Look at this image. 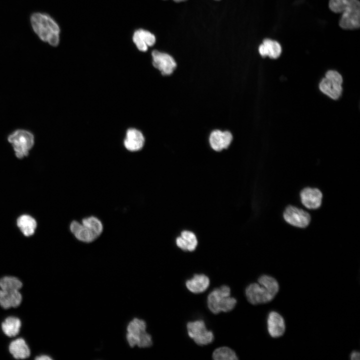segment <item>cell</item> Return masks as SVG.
<instances>
[{
    "label": "cell",
    "instance_id": "obj_1",
    "mask_svg": "<svg viewBox=\"0 0 360 360\" xmlns=\"http://www.w3.org/2000/svg\"><path fill=\"white\" fill-rule=\"evenodd\" d=\"M329 8L336 13H342L339 25L344 30H356L360 26L358 0H330Z\"/></svg>",
    "mask_w": 360,
    "mask_h": 360
},
{
    "label": "cell",
    "instance_id": "obj_2",
    "mask_svg": "<svg viewBox=\"0 0 360 360\" xmlns=\"http://www.w3.org/2000/svg\"><path fill=\"white\" fill-rule=\"evenodd\" d=\"M30 22L34 30L42 40L54 46L58 44L60 28L50 16L34 13L31 16Z\"/></svg>",
    "mask_w": 360,
    "mask_h": 360
},
{
    "label": "cell",
    "instance_id": "obj_3",
    "mask_svg": "<svg viewBox=\"0 0 360 360\" xmlns=\"http://www.w3.org/2000/svg\"><path fill=\"white\" fill-rule=\"evenodd\" d=\"M230 288L226 285L212 290L208 295L207 304L209 310L214 314L228 312L236 306V300L230 297Z\"/></svg>",
    "mask_w": 360,
    "mask_h": 360
},
{
    "label": "cell",
    "instance_id": "obj_4",
    "mask_svg": "<svg viewBox=\"0 0 360 360\" xmlns=\"http://www.w3.org/2000/svg\"><path fill=\"white\" fill-rule=\"evenodd\" d=\"M146 324L142 320L134 318L128 324L126 338L130 347L145 348L152 345V336L146 331Z\"/></svg>",
    "mask_w": 360,
    "mask_h": 360
},
{
    "label": "cell",
    "instance_id": "obj_5",
    "mask_svg": "<svg viewBox=\"0 0 360 360\" xmlns=\"http://www.w3.org/2000/svg\"><path fill=\"white\" fill-rule=\"evenodd\" d=\"M8 140L12 144L16 156L19 158L27 156L34 144L33 135L22 130L13 132L9 136Z\"/></svg>",
    "mask_w": 360,
    "mask_h": 360
},
{
    "label": "cell",
    "instance_id": "obj_6",
    "mask_svg": "<svg viewBox=\"0 0 360 360\" xmlns=\"http://www.w3.org/2000/svg\"><path fill=\"white\" fill-rule=\"evenodd\" d=\"M186 328L188 336L200 346L210 344L214 340L212 332L207 330L202 320L188 322Z\"/></svg>",
    "mask_w": 360,
    "mask_h": 360
},
{
    "label": "cell",
    "instance_id": "obj_7",
    "mask_svg": "<svg viewBox=\"0 0 360 360\" xmlns=\"http://www.w3.org/2000/svg\"><path fill=\"white\" fill-rule=\"evenodd\" d=\"M283 216L288 223L298 228L306 227L310 221L309 214L302 209L292 206L286 208Z\"/></svg>",
    "mask_w": 360,
    "mask_h": 360
},
{
    "label": "cell",
    "instance_id": "obj_8",
    "mask_svg": "<svg viewBox=\"0 0 360 360\" xmlns=\"http://www.w3.org/2000/svg\"><path fill=\"white\" fill-rule=\"evenodd\" d=\"M245 294L248 300L252 304L267 303L274 298L264 286L258 283L249 284L246 289Z\"/></svg>",
    "mask_w": 360,
    "mask_h": 360
},
{
    "label": "cell",
    "instance_id": "obj_9",
    "mask_svg": "<svg viewBox=\"0 0 360 360\" xmlns=\"http://www.w3.org/2000/svg\"><path fill=\"white\" fill-rule=\"evenodd\" d=\"M153 66L163 75L172 74L176 68V64L174 58L168 54L157 50L152 53Z\"/></svg>",
    "mask_w": 360,
    "mask_h": 360
},
{
    "label": "cell",
    "instance_id": "obj_10",
    "mask_svg": "<svg viewBox=\"0 0 360 360\" xmlns=\"http://www.w3.org/2000/svg\"><path fill=\"white\" fill-rule=\"evenodd\" d=\"M69 229L75 238L81 242L92 243L98 238L94 232L78 220H72L70 224Z\"/></svg>",
    "mask_w": 360,
    "mask_h": 360
},
{
    "label": "cell",
    "instance_id": "obj_11",
    "mask_svg": "<svg viewBox=\"0 0 360 360\" xmlns=\"http://www.w3.org/2000/svg\"><path fill=\"white\" fill-rule=\"evenodd\" d=\"M301 202L303 205L309 209H316L320 207L322 194L318 188H306L300 194Z\"/></svg>",
    "mask_w": 360,
    "mask_h": 360
},
{
    "label": "cell",
    "instance_id": "obj_12",
    "mask_svg": "<svg viewBox=\"0 0 360 360\" xmlns=\"http://www.w3.org/2000/svg\"><path fill=\"white\" fill-rule=\"evenodd\" d=\"M268 330L269 334L274 338L281 336L285 332L284 319L278 312L272 311L267 319Z\"/></svg>",
    "mask_w": 360,
    "mask_h": 360
},
{
    "label": "cell",
    "instance_id": "obj_13",
    "mask_svg": "<svg viewBox=\"0 0 360 360\" xmlns=\"http://www.w3.org/2000/svg\"><path fill=\"white\" fill-rule=\"evenodd\" d=\"M132 40L140 51L144 52L148 50L149 46L154 45L156 38L154 35L150 32L144 29H138L134 32Z\"/></svg>",
    "mask_w": 360,
    "mask_h": 360
},
{
    "label": "cell",
    "instance_id": "obj_14",
    "mask_svg": "<svg viewBox=\"0 0 360 360\" xmlns=\"http://www.w3.org/2000/svg\"><path fill=\"white\" fill-rule=\"evenodd\" d=\"M232 140V136L230 132L216 130L210 134V144L214 150L220 151L226 148L230 144Z\"/></svg>",
    "mask_w": 360,
    "mask_h": 360
},
{
    "label": "cell",
    "instance_id": "obj_15",
    "mask_svg": "<svg viewBox=\"0 0 360 360\" xmlns=\"http://www.w3.org/2000/svg\"><path fill=\"white\" fill-rule=\"evenodd\" d=\"M144 144V136L140 130L134 128L127 130L124 146L128 150L132 152L139 151L143 148Z\"/></svg>",
    "mask_w": 360,
    "mask_h": 360
},
{
    "label": "cell",
    "instance_id": "obj_16",
    "mask_svg": "<svg viewBox=\"0 0 360 360\" xmlns=\"http://www.w3.org/2000/svg\"><path fill=\"white\" fill-rule=\"evenodd\" d=\"M22 296L19 290H0V306L4 308H16L20 305Z\"/></svg>",
    "mask_w": 360,
    "mask_h": 360
},
{
    "label": "cell",
    "instance_id": "obj_17",
    "mask_svg": "<svg viewBox=\"0 0 360 360\" xmlns=\"http://www.w3.org/2000/svg\"><path fill=\"white\" fill-rule=\"evenodd\" d=\"M210 285L209 278L204 274H196L186 282V288L192 292L200 294L204 292Z\"/></svg>",
    "mask_w": 360,
    "mask_h": 360
},
{
    "label": "cell",
    "instance_id": "obj_18",
    "mask_svg": "<svg viewBox=\"0 0 360 360\" xmlns=\"http://www.w3.org/2000/svg\"><path fill=\"white\" fill-rule=\"evenodd\" d=\"M260 54L263 57L269 56L272 58H277L282 52L280 44L276 41L269 38L264 39L258 48Z\"/></svg>",
    "mask_w": 360,
    "mask_h": 360
},
{
    "label": "cell",
    "instance_id": "obj_19",
    "mask_svg": "<svg viewBox=\"0 0 360 360\" xmlns=\"http://www.w3.org/2000/svg\"><path fill=\"white\" fill-rule=\"evenodd\" d=\"M9 351L16 359H24L30 356V350L25 340L18 338L12 341L9 345Z\"/></svg>",
    "mask_w": 360,
    "mask_h": 360
},
{
    "label": "cell",
    "instance_id": "obj_20",
    "mask_svg": "<svg viewBox=\"0 0 360 360\" xmlns=\"http://www.w3.org/2000/svg\"><path fill=\"white\" fill-rule=\"evenodd\" d=\"M176 244L184 250L192 252L196 248L198 240L192 232L184 230L181 233L180 236L176 238Z\"/></svg>",
    "mask_w": 360,
    "mask_h": 360
},
{
    "label": "cell",
    "instance_id": "obj_21",
    "mask_svg": "<svg viewBox=\"0 0 360 360\" xmlns=\"http://www.w3.org/2000/svg\"><path fill=\"white\" fill-rule=\"evenodd\" d=\"M319 88L321 92L332 99H338L342 92L341 84H336L326 78L320 82Z\"/></svg>",
    "mask_w": 360,
    "mask_h": 360
},
{
    "label": "cell",
    "instance_id": "obj_22",
    "mask_svg": "<svg viewBox=\"0 0 360 360\" xmlns=\"http://www.w3.org/2000/svg\"><path fill=\"white\" fill-rule=\"evenodd\" d=\"M17 226L22 233L26 236H32L36 228V222L31 216L22 215L17 220Z\"/></svg>",
    "mask_w": 360,
    "mask_h": 360
},
{
    "label": "cell",
    "instance_id": "obj_23",
    "mask_svg": "<svg viewBox=\"0 0 360 360\" xmlns=\"http://www.w3.org/2000/svg\"><path fill=\"white\" fill-rule=\"evenodd\" d=\"M20 327V320L15 316L8 317L2 324L4 333L9 337L16 336L19 333Z\"/></svg>",
    "mask_w": 360,
    "mask_h": 360
},
{
    "label": "cell",
    "instance_id": "obj_24",
    "mask_svg": "<svg viewBox=\"0 0 360 360\" xmlns=\"http://www.w3.org/2000/svg\"><path fill=\"white\" fill-rule=\"evenodd\" d=\"M80 222L94 232L99 238L104 232V224L96 216L91 215L83 218Z\"/></svg>",
    "mask_w": 360,
    "mask_h": 360
},
{
    "label": "cell",
    "instance_id": "obj_25",
    "mask_svg": "<svg viewBox=\"0 0 360 360\" xmlns=\"http://www.w3.org/2000/svg\"><path fill=\"white\" fill-rule=\"evenodd\" d=\"M22 286V283L17 278L6 276L0 278V288L5 290H19Z\"/></svg>",
    "mask_w": 360,
    "mask_h": 360
},
{
    "label": "cell",
    "instance_id": "obj_26",
    "mask_svg": "<svg viewBox=\"0 0 360 360\" xmlns=\"http://www.w3.org/2000/svg\"><path fill=\"white\" fill-rule=\"evenodd\" d=\"M258 282L264 286L274 297L278 292V284L277 280L271 276L262 275L258 278Z\"/></svg>",
    "mask_w": 360,
    "mask_h": 360
},
{
    "label": "cell",
    "instance_id": "obj_27",
    "mask_svg": "<svg viewBox=\"0 0 360 360\" xmlns=\"http://www.w3.org/2000/svg\"><path fill=\"white\" fill-rule=\"evenodd\" d=\"M215 360H236L238 358L235 352L228 347L223 346L216 349L212 354Z\"/></svg>",
    "mask_w": 360,
    "mask_h": 360
},
{
    "label": "cell",
    "instance_id": "obj_28",
    "mask_svg": "<svg viewBox=\"0 0 360 360\" xmlns=\"http://www.w3.org/2000/svg\"><path fill=\"white\" fill-rule=\"evenodd\" d=\"M325 78L339 84L342 85V76L336 70H328L326 74Z\"/></svg>",
    "mask_w": 360,
    "mask_h": 360
},
{
    "label": "cell",
    "instance_id": "obj_29",
    "mask_svg": "<svg viewBox=\"0 0 360 360\" xmlns=\"http://www.w3.org/2000/svg\"><path fill=\"white\" fill-rule=\"evenodd\" d=\"M360 354L358 352H353L351 353L350 357L352 360H359Z\"/></svg>",
    "mask_w": 360,
    "mask_h": 360
},
{
    "label": "cell",
    "instance_id": "obj_30",
    "mask_svg": "<svg viewBox=\"0 0 360 360\" xmlns=\"http://www.w3.org/2000/svg\"><path fill=\"white\" fill-rule=\"evenodd\" d=\"M37 360H51L52 358L47 355H40L36 358Z\"/></svg>",
    "mask_w": 360,
    "mask_h": 360
},
{
    "label": "cell",
    "instance_id": "obj_31",
    "mask_svg": "<svg viewBox=\"0 0 360 360\" xmlns=\"http://www.w3.org/2000/svg\"><path fill=\"white\" fill-rule=\"evenodd\" d=\"M174 0L175 1V2H180L184 1V0Z\"/></svg>",
    "mask_w": 360,
    "mask_h": 360
}]
</instances>
